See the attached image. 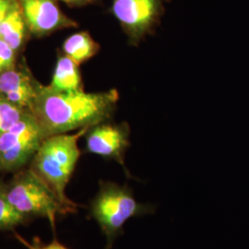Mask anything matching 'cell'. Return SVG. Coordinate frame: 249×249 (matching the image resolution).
<instances>
[{
  "label": "cell",
  "mask_w": 249,
  "mask_h": 249,
  "mask_svg": "<svg viewBox=\"0 0 249 249\" xmlns=\"http://www.w3.org/2000/svg\"><path fill=\"white\" fill-rule=\"evenodd\" d=\"M118 100L116 89L58 92L42 86L30 111L48 138L107 122L115 113Z\"/></svg>",
  "instance_id": "1"
},
{
  "label": "cell",
  "mask_w": 249,
  "mask_h": 249,
  "mask_svg": "<svg viewBox=\"0 0 249 249\" xmlns=\"http://www.w3.org/2000/svg\"><path fill=\"white\" fill-rule=\"evenodd\" d=\"M88 128H81L75 134H58L45 138L32 160V169L73 213L77 205L67 196L66 188L80 159L78 142Z\"/></svg>",
  "instance_id": "2"
},
{
  "label": "cell",
  "mask_w": 249,
  "mask_h": 249,
  "mask_svg": "<svg viewBox=\"0 0 249 249\" xmlns=\"http://www.w3.org/2000/svg\"><path fill=\"white\" fill-rule=\"evenodd\" d=\"M153 212L150 205L136 200L132 189L127 185L120 186L114 182L101 181L98 192L89 204V214L107 238L106 249H112L128 220Z\"/></svg>",
  "instance_id": "3"
},
{
  "label": "cell",
  "mask_w": 249,
  "mask_h": 249,
  "mask_svg": "<svg viewBox=\"0 0 249 249\" xmlns=\"http://www.w3.org/2000/svg\"><path fill=\"white\" fill-rule=\"evenodd\" d=\"M5 191L9 202L19 213L28 220L46 218L53 228L57 214L73 213L32 168L18 173L5 184Z\"/></svg>",
  "instance_id": "4"
},
{
  "label": "cell",
  "mask_w": 249,
  "mask_h": 249,
  "mask_svg": "<svg viewBox=\"0 0 249 249\" xmlns=\"http://www.w3.org/2000/svg\"><path fill=\"white\" fill-rule=\"evenodd\" d=\"M45 137L31 111L0 135V171L13 172L33 160Z\"/></svg>",
  "instance_id": "5"
},
{
  "label": "cell",
  "mask_w": 249,
  "mask_h": 249,
  "mask_svg": "<svg viewBox=\"0 0 249 249\" xmlns=\"http://www.w3.org/2000/svg\"><path fill=\"white\" fill-rule=\"evenodd\" d=\"M165 0H112L111 12L118 20L128 44L138 46L153 35L164 12Z\"/></svg>",
  "instance_id": "6"
},
{
  "label": "cell",
  "mask_w": 249,
  "mask_h": 249,
  "mask_svg": "<svg viewBox=\"0 0 249 249\" xmlns=\"http://www.w3.org/2000/svg\"><path fill=\"white\" fill-rule=\"evenodd\" d=\"M107 122L88 128L84 135L86 150L92 154L116 160L127 172L124 165V155L130 146V127L126 122L121 124Z\"/></svg>",
  "instance_id": "7"
},
{
  "label": "cell",
  "mask_w": 249,
  "mask_h": 249,
  "mask_svg": "<svg viewBox=\"0 0 249 249\" xmlns=\"http://www.w3.org/2000/svg\"><path fill=\"white\" fill-rule=\"evenodd\" d=\"M27 28L34 36L42 37L78 23L65 15L53 0H18Z\"/></svg>",
  "instance_id": "8"
},
{
  "label": "cell",
  "mask_w": 249,
  "mask_h": 249,
  "mask_svg": "<svg viewBox=\"0 0 249 249\" xmlns=\"http://www.w3.org/2000/svg\"><path fill=\"white\" fill-rule=\"evenodd\" d=\"M41 87L28 71L12 68L0 73V96L25 110H31Z\"/></svg>",
  "instance_id": "9"
},
{
  "label": "cell",
  "mask_w": 249,
  "mask_h": 249,
  "mask_svg": "<svg viewBox=\"0 0 249 249\" xmlns=\"http://www.w3.org/2000/svg\"><path fill=\"white\" fill-rule=\"evenodd\" d=\"M26 20L18 0H12L9 12L0 27V39L17 51L26 36Z\"/></svg>",
  "instance_id": "10"
},
{
  "label": "cell",
  "mask_w": 249,
  "mask_h": 249,
  "mask_svg": "<svg viewBox=\"0 0 249 249\" xmlns=\"http://www.w3.org/2000/svg\"><path fill=\"white\" fill-rule=\"evenodd\" d=\"M47 87L58 92L83 89L79 65L67 55L59 56L55 65L53 79Z\"/></svg>",
  "instance_id": "11"
},
{
  "label": "cell",
  "mask_w": 249,
  "mask_h": 249,
  "mask_svg": "<svg viewBox=\"0 0 249 249\" xmlns=\"http://www.w3.org/2000/svg\"><path fill=\"white\" fill-rule=\"evenodd\" d=\"M62 49L65 55L80 65L98 53L100 45L88 32H80L67 38L63 44Z\"/></svg>",
  "instance_id": "12"
},
{
  "label": "cell",
  "mask_w": 249,
  "mask_h": 249,
  "mask_svg": "<svg viewBox=\"0 0 249 249\" xmlns=\"http://www.w3.org/2000/svg\"><path fill=\"white\" fill-rule=\"evenodd\" d=\"M27 221L26 217L19 213L9 202L5 191V184L0 183V231L14 230Z\"/></svg>",
  "instance_id": "13"
},
{
  "label": "cell",
  "mask_w": 249,
  "mask_h": 249,
  "mask_svg": "<svg viewBox=\"0 0 249 249\" xmlns=\"http://www.w3.org/2000/svg\"><path fill=\"white\" fill-rule=\"evenodd\" d=\"M27 111L0 96V135L9 130L26 114Z\"/></svg>",
  "instance_id": "14"
},
{
  "label": "cell",
  "mask_w": 249,
  "mask_h": 249,
  "mask_svg": "<svg viewBox=\"0 0 249 249\" xmlns=\"http://www.w3.org/2000/svg\"><path fill=\"white\" fill-rule=\"evenodd\" d=\"M16 51L0 39V73L14 68Z\"/></svg>",
  "instance_id": "15"
},
{
  "label": "cell",
  "mask_w": 249,
  "mask_h": 249,
  "mask_svg": "<svg viewBox=\"0 0 249 249\" xmlns=\"http://www.w3.org/2000/svg\"><path fill=\"white\" fill-rule=\"evenodd\" d=\"M12 0H0V27L9 12Z\"/></svg>",
  "instance_id": "16"
},
{
  "label": "cell",
  "mask_w": 249,
  "mask_h": 249,
  "mask_svg": "<svg viewBox=\"0 0 249 249\" xmlns=\"http://www.w3.org/2000/svg\"><path fill=\"white\" fill-rule=\"evenodd\" d=\"M71 7H84L94 3L96 0H60Z\"/></svg>",
  "instance_id": "17"
},
{
  "label": "cell",
  "mask_w": 249,
  "mask_h": 249,
  "mask_svg": "<svg viewBox=\"0 0 249 249\" xmlns=\"http://www.w3.org/2000/svg\"><path fill=\"white\" fill-rule=\"evenodd\" d=\"M30 249H68L67 248H65L64 246H62L60 243L54 241L53 243L45 246V247H42V248H38V247H29Z\"/></svg>",
  "instance_id": "18"
}]
</instances>
